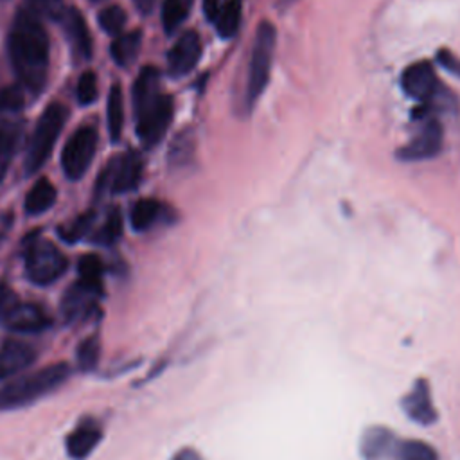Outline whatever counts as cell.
<instances>
[{
    "label": "cell",
    "mask_w": 460,
    "mask_h": 460,
    "mask_svg": "<svg viewBox=\"0 0 460 460\" xmlns=\"http://www.w3.org/2000/svg\"><path fill=\"white\" fill-rule=\"evenodd\" d=\"M99 340L95 336L84 338L77 347V365L81 370H92L99 359Z\"/></svg>",
    "instance_id": "cell-34"
},
{
    "label": "cell",
    "mask_w": 460,
    "mask_h": 460,
    "mask_svg": "<svg viewBox=\"0 0 460 460\" xmlns=\"http://www.w3.org/2000/svg\"><path fill=\"white\" fill-rule=\"evenodd\" d=\"M402 410L417 424H431L437 420V410L431 401L429 385L426 379L415 381L411 390L402 399Z\"/></svg>",
    "instance_id": "cell-16"
},
{
    "label": "cell",
    "mask_w": 460,
    "mask_h": 460,
    "mask_svg": "<svg viewBox=\"0 0 460 460\" xmlns=\"http://www.w3.org/2000/svg\"><path fill=\"white\" fill-rule=\"evenodd\" d=\"M194 155V138L190 133L183 131L176 135L169 147V164L174 167H183Z\"/></svg>",
    "instance_id": "cell-31"
},
{
    "label": "cell",
    "mask_w": 460,
    "mask_h": 460,
    "mask_svg": "<svg viewBox=\"0 0 460 460\" xmlns=\"http://www.w3.org/2000/svg\"><path fill=\"white\" fill-rule=\"evenodd\" d=\"M144 162L137 151H126L115 158H111L106 167L99 172L95 181V196L124 194L138 187L142 180Z\"/></svg>",
    "instance_id": "cell-5"
},
{
    "label": "cell",
    "mask_w": 460,
    "mask_h": 460,
    "mask_svg": "<svg viewBox=\"0 0 460 460\" xmlns=\"http://www.w3.org/2000/svg\"><path fill=\"white\" fill-rule=\"evenodd\" d=\"M201 58V40L196 31H185L178 36L167 52V70L172 77L187 75Z\"/></svg>",
    "instance_id": "cell-11"
},
{
    "label": "cell",
    "mask_w": 460,
    "mask_h": 460,
    "mask_svg": "<svg viewBox=\"0 0 460 460\" xmlns=\"http://www.w3.org/2000/svg\"><path fill=\"white\" fill-rule=\"evenodd\" d=\"M140 47H142V32L135 29V31L115 36V40L110 45V56L119 66L124 68L137 59Z\"/></svg>",
    "instance_id": "cell-21"
},
{
    "label": "cell",
    "mask_w": 460,
    "mask_h": 460,
    "mask_svg": "<svg viewBox=\"0 0 460 460\" xmlns=\"http://www.w3.org/2000/svg\"><path fill=\"white\" fill-rule=\"evenodd\" d=\"M101 293H102V286H92L83 280H77L66 289L63 296V302H61L63 316L68 322L86 318L95 309Z\"/></svg>",
    "instance_id": "cell-14"
},
{
    "label": "cell",
    "mask_w": 460,
    "mask_h": 460,
    "mask_svg": "<svg viewBox=\"0 0 460 460\" xmlns=\"http://www.w3.org/2000/svg\"><path fill=\"white\" fill-rule=\"evenodd\" d=\"M75 95H77L79 104H83V106H88V104L95 102V99H97V75H95V72L84 70L79 75Z\"/></svg>",
    "instance_id": "cell-35"
},
{
    "label": "cell",
    "mask_w": 460,
    "mask_h": 460,
    "mask_svg": "<svg viewBox=\"0 0 460 460\" xmlns=\"http://www.w3.org/2000/svg\"><path fill=\"white\" fill-rule=\"evenodd\" d=\"M25 104V88L22 84H7L0 88V113H18Z\"/></svg>",
    "instance_id": "cell-33"
},
{
    "label": "cell",
    "mask_w": 460,
    "mask_h": 460,
    "mask_svg": "<svg viewBox=\"0 0 460 460\" xmlns=\"http://www.w3.org/2000/svg\"><path fill=\"white\" fill-rule=\"evenodd\" d=\"M92 2H101V0H92Z\"/></svg>",
    "instance_id": "cell-40"
},
{
    "label": "cell",
    "mask_w": 460,
    "mask_h": 460,
    "mask_svg": "<svg viewBox=\"0 0 460 460\" xmlns=\"http://www.w3.org/2000/svg\"><path fill=\"white\" fill-rule=\"evenodd\" d=\"M194 0H164L162 4V25L167 34H172L190 14Z\"/></svg>",
    "instance_id": "cell-26"
},
{
    "label": "cell",
    "mask_w": 460,
    "mask_h": 460,
    "mask_svg": "<svg viewBox=\"0 0 460 460\" xmlns=\"http://www.w3.org/2000/svg\"><path fill=\"white\" fill-rule=\"evenodd\" d=\"M172 113H174L172 97L167 93H162V97L149 110H146L135 119L137 135L144 147H153L164 138L172 120Z\"/></svg>",
    "instance_id": "cell-9"
},
{
    "label": "cell",
    "mask_w": 460,
    "mask_h": 460,
    "mask_svg": "<svg viewBox=\"0 0 460 460\" xmlns=\"http://www.w3.org/2000/svg\"><path fill=\"white\" fill-rule=\"evenodd\" d=\"M241 18H243V0H225L219 13L214 18L217 34L225 40L232 38L241 25Z\"/></svg>",
    "instance_id": "cell-24"
},
{
    "label": "cell",
    "mask_w": 460,
    "mask_h": 460,
    "mask_svg": "<svg viewBox=\"0 0 460 460\" xmlns=\"http://www.w3.org/2000/svg\"><path fill=\"white\" fill-rule=\"evenodd\" d=\"M68 119V108L61 102H50L40 115L25 149V172L32 174L50 158L58 137Z\"/></svg>",
    "instance_id": "cell-3"
},
{
    "label": "cell",
    "mask_w": 460,
    "mask_h": 460,
    "mask_svg": "<svg viewBox=\"0 0 460 460\" xmlns=\"http://www.w3.org/2000/svg\"><path fill=\"white\" fill-rule=\"evenodd\" d=\"M102 261L95 253L83 255L77 262L79 280L92 286H102Z\"/></svg>",
    "instance_id": "cell-32"
},
{
    "label": "cell",
    "mask_w": 460,
    "mask_h": 460,
    "mask_svg": "<svg viewBox=\"0 0 460 460\" xmlns=\"http://www.w3.org/2000/svg\"><path fill=\"white\" fill-rule=\"evenodd\" d=\"M395 444H397V438L390 429L376 426V428L365 429L359 442V449L365 460H383L394 455Z\"/></svg>",
    "instance_id": "cell-18"
},
{
    "label": "cell",
    "mask_w": 460,
    "mask_h": 460,
    "mask_svg": "<svg viewBox=\"0 0 460 460\" xmlns=\"http://www.w3.org/2000/svg\"><path fill=\"white\" fill-rule=\"evenodd\" d=\"M58 22L61 23L74 59L88 61L92 58V36L81 11L75 7H63Z\"/></svg>",
    "instance_id": "cell-10"
},
{
    "label": "cell",
    "mask_w": 460,
    "mask_h": 460,
    "mask_svg": "<svg viewBox=\"0 0 460 460\" xmlns=\"http://www.w3.org/2000/svg\"><path fill=\"white\" fill-rule=\"evenodd\" d=\"M68 376L70 367L66 363H54L36 372L13 377L0 386V410H14L31 404L56 390Z\"/></svg>",
    "instance_id": "cell-2"
},
{
    "label": "cell",
    "mask_w": 460,
    "mask_h": 460,
    "mask_svg": "<svg viewBox=\"0 0 460 460\" xmlns=\"http://www.w3.org/2000/svg\"><path fill=\"white\" fill-rule=\"evenodd\" d=\"M160 212H162L160 201H156L155 198H142L133 205L129 212V223L133 230L144 232L156 223Z\"/></svg>",
    "instance_id": "cell-25"
},
{
    "label": "cell",
    "mask_w": 460,
    "mask_h": 460,
    "mask_svg": "<svg viewBox=\"0 0 460 460\" xmlns=\"http://www.w3.org/2000/svg\"><path fill=\"white\" fill-rule=\"evenodd\" d=\"M58 192L49 178H40L29 189L25 196V212L29 216H40L56 203Z\"/></svg>",
    "instance_id": "cell-20"
},
{
    "label": "cell",
    "mask_w": 460,
    "mask_h": 460,
    "mask_svg": "<svg viewBox=\"0 0 460 460\" xmlns=\"http://www.w3.org/2000/svg\"><path fill=\"white\" fill-rule=\"evenodd\" d=\"M171 460H203V458H201V455H199L196 449H192V447H183V449H180Z\"/></svg>",
    "instance_id": "cell-38"
},
{
    "label": "cell",
    "mask_w": 460,
    "mask_h": 460,
    "mask_svg": "<svg viewBox=\"0 0 460 460\" xmlns=\"http://www.w3.org/2000/svg\"><path fill=\"white\" fill-rule=\"evenodd\" d=\"M68 261L63 252L47 239H29L25 248V273L31 282L47 286L66 271Z\"/></svg>",
    "instance_id": "cell-6"
},
{
    "label": "cell",
    "mask_w": 460,
    "mask_h": 460,
    "mask_svg": "<svg viewBox=\"0 0 460 460\" xmlns=\"http://www.w3.org/2000/svg\"><path fill=\"white\" fill-rule=\"evenodd\" d=\"M122 235V216L119 208H111L102 225L92 234V243L101 246H111Z\"/></svg>",
    "instance_id": "cell-27"
},
{
    "label": "cell",
    "mask_w": 460,
    "mask_h": 460,
    "mask_svg": "<svg viewBox=\"0 0 460 460\" xmlns=\"http://www.w3.org/2000/svg\"><path fill=\"white\" fill-rule=\"evenodd\" d=\"M7 54L20 84L40 93L47 84L50 41L41 18L25 5L16 13L7 34Z\"/></svg>",
    "instance_id": "cell-1"
},
{
    "label": "cell",
    "mask_w": 460,
    "mask_h": 460,
    "mask_svg": "<svg viewBox=\"0 0 460 460\" xmlns=\"http://www.w3.org/2000/svg\"><path fill=\"white\" fill-rule=\"evenodd\" d=\"M160 97V72L156 66L147 65L138 72L131 88V104L135 119L146 110H149Z\"/></svg>",
    "instance_id": "cell-15"
},
{
    "label": "cell",
    "mask_w": 460,
    "mask_h": 460,
    "mask_svg": "<svg viewBox=\"0 0 460 460\" xmlns=\"http://www.w3.org/2000/svg\"><path fill=\"white\" fill-rule=\"evenodd\" d=\"M223 2H225V0H203V13H205V16H207L210 22H214V18H216V14L219 13Z\"/></svg>",
    "instance_id": "cell-37"
},
{
    "label": "cell",
    "mask_w": 460,
    "mask_h": 460,
    "mask_svg": "<svg viewBox=\"0 0 460 460\" xmlns=\"http://www.w3.org/2000/svg\"><path fill=\"white\" fill-rule=\"evenodd\" d=\"M0 320L14 332H40L50 325V316L40 305L20 300L7 286L0 288Z\"/></svg>",
    "instance_id": "cell-7"
},
{
    "label": "cell",
    "mask_w": 460,
    "mask_h": 460,
    "mask_svg": "<svg viewBox=\"0 0 460 460\" xmlns=\"http://www.w3.org/2000/svg\"><path fill=\"white\" fill-rule=\"evenodd\" d=\"M106 122H108V133H110L111 142L120 140L122 126H124V97H122V88L119 83H113L108 92Z\"/></svg>",
    "instance_id": "cell-23"
},
{
    "label": "cell",
    "mask_w": 460,
    "mask_h": 460,
    "mask_svg": "<svg viewBox=\"0 0 460 460\" xmlns=\"http://www.w3.org/2000/svg\"><path fill=\"white\" fill-rule=\"evenodd\" d=\"M22 137L20 120H2L0 122V181L5 178L11 160L16 153Z\"/></svg>",
    "instance_id": "cell-22"
},
{
    "label": "cell",
    "mask_w": 460,
    "mask_h": 460,
    "mask_svg": "<svg viewBox=\"0 0 460 460\" xmlns=\"http://www.w3.org/2000/svg\"><path fill=\"white\" fill-rule=\"evenodd\" d=\"M401 86L404 93L415 101H429L438 86L435 68L428 61H417L401 74Z\"/></svg>",
    "instance_id": "cell-13"
},
{
    "label": "cell",
    "mask_w": 460,
    "mask_h": 460,
    "mask_svg": "<svg viewBox=\"0 0 460 460\" xmlns=\"http://www.w3.org/2000/svg\"><path fill=\"white\" fill-rule=\"evenodd\" d=\"M99 27L111 36H119L126 25V11L120 5H106L97 13Z\"/></svg>",
    "instance_id": "cell-30"
},
{
    "label": "cell",
    "mask_w": 460,
    "mask_h": 460,
    "mask_svg": "<svg viewBox=\"0 0 460 460\" xmlns=\"http://www.w3.org/2000/svg\"><path fill=\"white\" fill-rule=\"evenodd\" d=\"M27 9H31L40 18H52L58 20V16L63 11L61 0H27Z\"/></svg>",
    "instance_id": "cell-36"
},
{
    "label": "cell",
    "mask_w": 460,
    "mask_h": 460,
    "mask_svg": "<svg viewBox=\"0 0 460 460\" xmlns=\"http://www.w3.org/2000/svg\"><path fill=\"white\" fill-rule=\"evenodd\" d=\"M275 43H277L275 25L268 20H262L255 32L250 66H248V81H246V106L248 108L255 104V101L261 97V93L264 92V88L270 81Z\"/></svg>",
    "instance_id": "cell-4"
},
{
    "label": "cell",
    "mask_w": 460,
    "mask_h": 460,
    "mask_svg": "<svg viewBox=\"0 0 460 460\" xmlns=\"http://www.w3.org/2000/svg\"><path fill=\"white\" fill-rule=\"evenodd\" d=\"M394 456L397 460H438L437 451L424 440H397Z\"/></svg>",
    "instance_id": "cell-28"
},
{
    "label": "cell",
    "mask_w": 460,
    "mask_h": 460,
    "mask_svg": "<svg viewBox=\"0 0 460 460\" xmlns=\"http://www.w3.org/2000/svg\"><path fill=\"white\" fill-rule=\"evenodd\" d=\"M95 219V212L93 210H86L83 214H79L77 217H74L72 221H68L66 225L58 228V235L65 241V243H77L79 239H83L88 230L92 228V223Z\"/></svg>",
    "instance_id": "cell-29"
},
{
    "label": "cell",
    "mask_w": 460,
    "mask_h": 460,
    "mask_svg": "<svg viewBox=\"0 0 460 460\" xmlns=\"http://www.w3.org/2000/svg\"><path fill=\"white\" fill-rule=\"evenodd\" d=\"M442 149V126L437 120L426 122L420 131L397 151V156L404 162L428 160L438 155Z\"/></svg>",
    "instance_id": "cell-12"
},
{
    "label": "cell",
    "mask_w": 460,
    "mask_h": 460,
    "mask_svg": "<svg viewBox=\"0 0 460 460\" xmlns=\"http://www.w3.org/2000/svg\"><path fill=\"white\" fill-rule=\"evenodd\" d=\"M99 135L92 126L77 128L61 151V167L68 180H81L92 165V160L97 151Z\"/></svg>",
    "instance_id": "cell-8"
},
{
    "label": "cell",
    "mask_w": 460,
    "mask_h": 460,
    "mask_svg": "<svg viewBox=\"0 0 460 460\" xmlns=\"http://www.w3.org/2000/svg\"><path fill=\"white\" fill-rule=\"evenodd\" d=\"M101 438V428L93 420L81 422L68 437H66V453L74 460L86 458L97 446Z\"/></svg>",
    "instance_id": "cell-19"
},
{
    "label": "cell",
    "mask_w": 460,
    "mask_h": 460,
    "mask_svg": "<svg viewBox=\"0 0 460 460\" xmlns=\"http://www.w3.org/2000/svg\"><path fill=\"white\" fill-rule=\"evenodd\" d=\"M36 358V350L18 340H7L0 347V381L22 374Z\"/></svg>",
    "instance_id": "cell-17"
},
{
    "label": "cell",
    "mask_w": 460,
    "mask_h": 460,
    "mask_svg": "<svg viewBox=\"0 0 460 460\" xmlns=\"http://www.w3.org/2000/svg\"><path fill=\"white\" fill-rule=\"evenodd\" d=\"M133 5L140 14H149L155 9L156 0H133Z\"/></svg>",
    "instance_id": "cell-39"
}]
</instances>
